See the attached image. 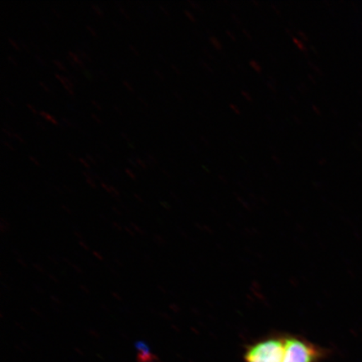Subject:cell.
I'll return each mask as SVG.
<instances>
[{
  "instance_id": "cell-39",
  "label": "cell",
  "mask_w": 362,
  "mask_h": 362,
  "mask_svg": "<svg viewBox=\"0 0 362 362\" xmlns=\"http://www.w3.org/2000/svg\"><path fill=\"white\" fill-rule=\"evenodd\" d=\"M113 110H115L119 115H123V112L121 111L120 108L117 106H113Z\"/></svg>"
},
{
  "instance_id": "cell-55",
  "label": "cell",
  "mask_w": 362,
  "mask_h": 362,
  "mask_svg": "<svg viewBox=\"0 0 362 362\" xmlns=\"http://www.w3.org/2000/svg\"><path fill=\"white\" fill-rule=\"evenodd\" d=\"M134 197H135V198H137L139 201H140L141 202H143V199L141 197H139L138 194H134Z\"/></svg>"
},
{
  "instance_id": "cell-25",
  "label": "cell",
  "mask_w": 362,
  "mask_h": 362,
  "mask_svg": "<svg viewBox=\"0 0 362 362\" xmlns=\"http://www.w3.org/2000/svg\"><path fill=\"white\" fill-rule=\"evenodd\" d=\"M128 161L129 162V164L134 166L135 168H139V165L137 164V162H136V160H132V158H129Z\"/></svg>"
},
{
  "instance_id": "cell-2",
  "label": "cell",
  "mask_w": 362,
  "mask_h": 362,
  "mask_svg": "<svg viewBox=\"0 0 362 362\" xmlns=\"http://www.w3.org/2000/svg\"><path fill=\"white\" fill-rule=\"evenodd\" d=\"M329 351L302 337L285 334L283 362H322Z\"/></svg>"
},
{
  "instance_id": "cell-7",
  "label": "cell",
  "mask_w": 362,
  "mask_h": 362,
  "mask_svg": "<svg viewBox=\"0 0 362 362\" xmlns=\"http://www.w3.org/2000/svg\"><path fill=\"white\" fill-rule=\"evenodd\" d=\"M53 63L54 64H55L58 68L59 69H60L61 71H66L67 69L66 68V66H64V64H63V63H62L60 61H58V60H53Z\"/></svg>"
},
{
  "instance_id": "cell-52",
  "label": "cell",
  "mask_w": 362,
  "mask_h": 362,
  "mask_svg": "<svg viewBox=\"0 0 362 362\" xmlns=\"http://www.w3.org/2000/svg\"><path fill=\"white\" fill-rule=\"evenodd\" d=\"M125 230H127V233H129L131 235V236H134V233L129 228H125Z\"/></svg>"
},
{
  "instance_id": "cell-46",
  "label": "cell",
  "mask_w": 362,
  "mask_h": 362,
  "mask_svg": "<svg viewBox=\"0 0 362 362\" xmlns=\"http://www.w3.org/2000/svg\"><path fill=\"white\" fill-rule=\"evenodd\" d=\"M51 298L53 301H55L57 303V304H60V300H58V298L55 296H52Z\"/></svg>"
},
{
  "instance_id": "cell-5",
  "label": "cell",
  "mask_w": 362,
  "mask_h": 362,
  "mask_svg": "<svg viewBox=\"0 0 362 362\" xmlns=\"http://www.w3.org/2000/svg\"><path fill=\"white\" fill-rule=\"evenodd\" d=\"M39 115L40 116H42V117H44V119L45 120L49 121V123H52V124H55V125H58V122L57 121L55 117H54L52 115H49V113H47L45 112L42 111V112H39Z\"/></svg>"
},
{
  "instance_id": "cell-1",
  "label": "cell",
  "mask_w": 362,
  "mask_h": 362,
  "mask_svg": "<svg viewBox=\"0 0 362 362\" xmlns=\"http://www.w3.org/2000/svg\"><path fill=\"white\" fill-rule=\"evenodd\" d=\"M285 334H273L249 344L243 353L244 362H283Z\"/></svg>"
},
{
  "instance_id": "cell-31",
  "label": "cell",
  "mask_w": 362,
  "mask_h": 362,
  "mask_svg": "<svg viewBox=\"0 0 362 362\" xmlns=\"http://www.w3.org/2000/svg\"><path fill=\"white\" fill-rule=\"evenodd\" d=\"M92 103H93V105L95 106V107H96L98 110H99V111L102 110L101 106L99 105V104L96 101L93 100Z\"/></svg>"
},
{
  "instance_id": "cell-11",
  "label": "cell",
  "mask_w": 362,
  "mask_h": 362,
  "mask_svg": "<svg viewBox=\"0 0 362 362\" xmlns=\"http://www.w3.org/2000/svg\"><path fill=\"white\" fill-rule=\"evenodd\" d=\"M86 28H87V30L89 31V33H90V35H92L93 36H94V37H96L98 38V35L96 33V30H95L93 27H90L89 25L88 26H86Z\"/></svg>"
},
{
  "instance_id": "cell-54",
  "label": "cell",
  "mask_w": 362,
  "mask_h": 362,
  "mask_svg": "<svg viewBox=\"0 0 362 362\" xmlns=\"http://www.w3.org/2000/svg\"><path fill=\"white\" fill-rule=\"evenodd\" d=\"M37 126L39 127L40 129H44V130L45 129L44 124H42V123H40V122H37Z\"/></svg>"
},
{
  "instance_id": "cell-23",
  "label": "cell",
  "mask_w": 362,
  "mask_h": 362,
  "mask_svg": "<svg viewBox=\"0 0 362 362\" xmlns=\"http://www.w3.org/2000/svg\"><path fill=\"white\" fill-rule=\"evenodd\" d=\"M35 57L42 66L47 65V63H45L42 57H40L38 55H35Z\"/></svg>"
},
{
  "instance_id": "cell-17",
  "label": "cell",
  "mask_w": 362,
  "mask_h": 362,
  "mask_svg": "<svg viewBox=\"0 0 362 362\" xmlns=\"http://www.w3.org/2000/svg\"><path fill=\"white\" fill-rule=\"evenodd\" d=\"M79 161L83 164V165L85 167V168L89 169L90 165L88 164V162L87 160H85L84 158H80Z\"/></svg>"
},
{
  "instance_id": "cell-4",
  "label": "cell",
  "mask_w": 362,
  "mask_h": 362,
  "mask_svg": "<svg viewBox=\"0 0 362 362\" xmlns=\"http://www.w3.org/2000/svg\"><path fill=\"white\" fill-rule=\"evenodd\" d=\"M68 57H70L72 59V60H74L76 63V65H78V66H80L81 68H83V69H84V68H85L84 63L83 61L81 60L79 57L78 55H76V54H75L72 52H68Z\"/></svg>"
},
{
  "instance_id": "cell-41",
  "label": "cell",
  "mask_w": 362,
  "mask_h": 362,
  "mask_svg": "<svg viewBox=\"0 0 362 362\" xmlns=\"http://www.w3.org/2000/svg\"><path fill=\"white\" fill-rule=\"evenodd\" d=\"M93 255H94V256H95V257H97V259H99V260H103V257H102V256H100V255H99V253H98V252H95V251H94V252H93Z\"/></svg>"
},
{
  "instance_id": "cell-33",
  "label": "cell",
  "mask_w": 362,
  "mask_h": 362,
  "mask_svg": "<svg viewBox=\"0 0 362 362\" xmlns=\"http://www.w3.org/2000/svg\"><path fill=\"white\" fill-rule=\"evenodd\" d=\"M20 43L22 45V47L24 48L26 52H30L29 47H27L26 44L24 42H22V40H20Z\"/></svg>"
},
{
  "instance_id": "cell-49",
  "label": "cell",
  "mask_w": 362,
  "mask_h": 362,
  "mask_svg": "<svg viewBox=\"0 0 362 362\" xmlns=\"http://www.w3.org/2000/svg\"><path fill=\"white\" fill-rule=\"evenodd\" d=\"M112 225H113V226H115V228H116L117 230H121V229H122V228H121L120 225H119V224H117V223H115H115H112Z\"/></svg>"
},
{
  "instance_id": "cell-21",
  "label": "cell",
  "mask_w": 362,
  "mask_h": 362,
  "mask_svg": "<svg viewBox=\"0 0 362 362\" xmlns=\"http://www.w3.org/2000/svg\"><path fill=\"white\" fill-rule=\"evenodd\" d=\"M125 172L127 174L129 175V177L132 180H136L135 175H134L133 172L131 171L129 169H126Z\"/></svg>"
},
{
  "instance_id": "cell-18",
  "label": "cell",
  "mask_w": 362,
  "mask_h": 362,
  "mask_svg": "<svg viewBox=\"0 0 362 362\" xmlns=\"http://www.w3.org/2000/svg\"><path fill=\"white\" fill-rule=\"evenodd\" d=\"M39 84H40V87H42V88H43V90H45V93H52L51 90H49V89L47 87V86H45V85L42 83V81H40Z\"/></svg>"
},
{
  "instance_id": "cell-19",
  "label": "cell",
  "mask_w": 362,
  "mask_h": 362,
  "mask_svg": "<svg viewBox=\"0 0 362 362\" xmlns=\"http://www.w3.org/2000/svg\"><path fill=\"white\" fill-rule=\"evenodd\" d=\"M87 182L90 185V187H93V188H96L97 187V185H96V184H95L93 178H88L87 179Z\"/></svg>"
},
{
  "instance_id": "cell-26",
  "label": "cell",
  "mask_w": 362,
  "mask_h": 362,
  "mask_svg": "<svg viewBox=\"0 0 362 362\" xmlns=\"http://www.w3.org/2000/svg\"><path fill=\"white\" fill-rule=\"evenodd\" d=\"M119 11L122 13H123V16H124L127 18V19H128V20L130 19L128 13H127V12L125 11V10H124V8L123 7H121V6L119 7Z\"/></svg>"
},
{
  "instance_id": "cell-8",
  "label": "cell",
  "mask_w": 362,
  "mask_h": 362,
  "mask_svg": "<svg viewBox=\"0 0 362 362\" xmlns=\"http://www.w3.org/2000/svg\"><path fill=\"white\" fill-rule=\"evenodd\" d=\"M92 8L95 13H96L98 17H103V12L100 8L98 7L97 6H94V4H92Z\"/></svg>"
},
{
  "instance_id": "cell-13",
  "label": "cell",
  "mask_w": 362,
  "mask_h": 362,
  "mask_svg": "<svg viewBox=\"0 0 362 362\" xmlns=\"http://www.w3.org/2000/svg\"><path fill=\"white\" fill-rule=\"evenodd\" d=\"M8 42H10V44L12 45V47L16 49V51H18V52L21 51V48L19 47V45H18L16 42H13V40L11 38H8Z\"/></svg>"
},
{
  "instance_id": "cell-29",
  "label": "cell",
  "mask_w": 362,
  "mask_h": 362,
  "mask_svg": "<svg viewBox=\"0 0 362 362\" xmlns=\"http://www.w3.org/2000/svg\"><path fill=\"white\" fill-rule=\"evenodd\" d=\"M129 49H131V51H132V52H133V53H134V54H135V55H136V56H139V52L137 51V49H136L133 47V45H129Z\"/></svg>"
},
{
  "instance_id": "cell-62",
  "label": "cell",
  "mask_w": 362,
  "mask_h": 362,
  "mask_svg": "<svg viewBox=\"0 0 362 362\" xmlns=\"http://www.w3.org/2000/svg\"><path fill=\"white\" fill-rule=\"evenodd\" d=\"M74 234L76 235V237L81 238V235L78 233L75 232Z\"/></svg>"
},
{
  "instance_id": "cell-15",
  "label": "cell",
  "mask_w": 362,
  "mask_h": 362,
  "mask_svg": "<svg viewBox=\"0 0 362 362\" xmlns=\"http://www.w3.org/2000/svg\"><path fill=\"white\" fill-rule=\"evenodd\" d=\"M86 158H87L88 161L93 163L94 165H97V162L95 160V158L92 156L89 155V153H86Z\"/></svg>"
},
{
  "instance_id": "cell-59",
  "label": "cell",
  "mask_w": 362,
  "mask_h": 362,
  "mask_svg": "<svg viewBox=\"0 0 362 362\" xmlns=\"http://www.w3.org/2000/svg\"><path fill=\"white\" fill-rule=\"evenodd\" d=\"M112 208H113V209H112V210H113V211H115L117 212V214H119V215L120 216V214H120V211H119L116 210V209H115V208H116V207H112Z\"/></svg>"
},
{
  "instance_id": "cell-10",
  "label": "cell",
  "mask_w": 362,
  "mask_h": 362,
  "mask_svg": "<svg viewBox=\"0 0 362 362\" xmlns=\"http://www.w3.org/2000/svg\"><path fill=\"white\" fill-rule=\"evenodd\" d=\"M124 87L129 90L130 93H134V88L130 85L128 81L124 80L123 81Z\"/></svg>"
},
{
  "instance_id": "cell-28",
  "label": "cell",
  "mask_w": 362,
  "mask_h": 362,
  "mask_svg": "<svg viewBox=\"0 0 362 362\" xmlns=\"http://www.w3.org/2000/svg\"><path fill=\"white\" fill-rule=\"evenodd\" d=\"M3 143L4 146H6L8 148H10L11 151H15V148H13L11 144H8L7 141H6V140H4Z\"/></svg>"
},
{
  "instance_id": "cell-44",
  "label": "cell",
  "mask_w": 362,
  "mask_h": 362,
  "mask_svg": "<svg viewBox=\"0 0 362 362\" xmlns=\"http://www.w3.org/2000/svg\"><path fill=\"white\" fill-rule=\"evenodd\" d=\"M17 261H18V262H19L20 264H21L23 267H24V268H26L27 265L24 261H23L21 259H18Z\"/></svg>"
},
{
  "instance_id": "cell-57",
  "label": "cell",
  "mask_w": 362,
  "mask_h": 362,
  "mask_svg": "<svg viewBox=\"0 0 362 362\" xmlns=\"http://www.w3.org/2000/svg\"><path fill=\"white\" fill-rule=\"evenodd\" d=\"M97 157L98 158L99 160H102V162H103V158H102V156H99L98 153H97Z\"/></svg>"
},
{
  "instance_id": "cell-47",
  "label": "cell",
  "mask_w": 362,
  "mask_h": 362,
  "mask_svg": "<svg viewBox=\"0 0 362 362\" xmlns=\"http://www.w3.org/2000/svg\"><path fill=\"white\" fill-rule=\"evenodd\" d=\"M67 155H68V156H69L72 158V160H74V161H76V157L74 156V153H71V152L68 151V152H67Z\"/></svg>"
},
{
  "instance_id": "cell-16",
  "label": "cell",
  "mask_w": 362,
  "mask_h": 362,
  "mask_svg": "<svg viewBox=\"0 0 362 362\" xmlns=\"http://www.w3.org/2000/svg\"><path fill=\"white\" fill-rule=\"evenodd\" d=\"M67 60L70 62V64L72 67L75 68V69L76 70H79L78 65H76V63L74 60H72V59L70 57H67Z\"/></svg>"
},
{
  "instance_id": "cell-60",
  "label": "cell",
  "mask_w": 362,
  "mask_h": 362,
  "mask_svg": "<svg viewBox=\"0 0 362 362\" xmlns=\"http://www.w3.org/2000/svg\"><path fill=\"white\" fill-rule=\"evenodd\" d=\"M103 146L104 147H105V148L108 149V151H110V147H108L107 146H106V144H105L103 143Z\"/></svg>"
},
{
  "instance_id": "cell-24",
  "label": "cell",
  "mask_w": 362,
  "mask_h": 362,
  "mask_svg": "<svg viewBox=\"0 0 362 362\" xmlns=\"http://www.w3.org/2000/svg\"><path fill=\"white\" fill-rule=\"evenodd\" d=\"M13 137L19 140L20 142L25 143L24 139H23V138L19 134L13 133Z\"/></svg>"
},
{
  "instance_id": "cell-20",
  "label": "cell",
  "mask_w": 362,
  "mask_h": 362,
  "mask_svg": "<svg viewBox=\"0 0 362 362\" xmlns=\"http://www.w3.org/2000/svg\"><path fill=\"white\" fill-rule=\"evenodd\" d=\"M3 132H4V134H6V135H7V136H8V137H10V138H13V134H12V133L11 132V131H10V130H8V129H6V128H3Z\"/></svg>"
},
{
  "instance_id": "cell-48",
  "label": "cell",
  "mask_w": 362,
  "mask_h": 362,
  "mask_svg": "<svg viewBox=\"0 0 362 362\" xmlns=\"http://www.w3.org/2000/svg\"><path fill=\"white\" fill-rule=\"evenodd\" d=\"M4 99H6V102H8V103H10L11 106H13V107H15V106H16V105H15V103H13L11 100V99H10V98H6H6H4Z\"/></svg>"
},
{
  "instance_id": "cell-30",
  "label": "cell",
  "mask_w": 362,
  "mask_h": 362,
  "mask_svg": "<svg viewBox=\"0 0 362 362\" xmlns=\"http://www.w3.org/2000/svg\"><path fill=\"white\" fill-rule=\"evenodd\" d=\"M8 60L10 61L13 66H18L17 63L15 60V58H13L11 56H8Z\"/></svg>"
},
{
  "instance_id": "cell-3",
  "label": "cell",
  "mask_w": 362,
  "mask_h": 362,
  "mask_svg": "<svg viewBox=\"0 0 362 362\" xmlns=\"http://www.w3.org/2000/svg\"><path fill=\"white\" fill-rule=\"evenodd\" d=\"M56 78L64 86L65 89L67 90V93H69L70 96H74V90H72L74 89V83L64 76L56 74Z\"/></svg>"
},
{
  "instance_id": "cell-37",
  "label": "cell",
  "mask_w": 362,
  "mask_h": 362,
  "mask_svg": "<svg viewBox=\"0 0 362 362\" xmlns=\"http://www.w3.org/2000/svg\"><path fill=\"white\" fill-rule=\"evenodd\" d=\"M121 136H122V137H123L125 140H127V141L130 142V139L129 138L128 134H126L125 133L122 132V133H121Z\"/></svg>"
},
{
  "instance_id": "cell-58",
  "label": "cell",
  "mask_w": 362,
  "mask_h": 362,
  "mask_svg": "<svg viewBox=\"0 0 362 362\" xmlns=\"http://www.w3.org/2000/svg\"><path fill=\"white\" fill-rule=\"evenodd\" d=\"M62 207H63V209H64L65 211L70 212V211L68 210V207H66V206L63 205Z\"/></svg>"
},
{
  "instance_id": "cell-35",
  "label": "cell",
  "mask_w": 362,
  "mask_h": 362,
  "mask_svg": "<svg viewBox=\"0 0 362 362\" xmlns=\"http://www.w3.org/2000/svg\"><path fill=\"white\" fill-rule=\"evenodd\" d=\"M112 296L117 298L119 301L123 300V298H122V297L119 296V294H117V293H112Z\"/></svg>"
},
{
  "instance_id": "cell-36",
  "label": "cell",
  "mask_w": 362,
  "mask_h": 362,
  "mask_svg": "<svg viewBox=\"0 0 362 362\" xmlns=\"http://www.w3.org/2000/svg\"><path fill=\"white\" fill-rule=\"evenodd\" d=\"M138 99L140 102H141L144 104V106H146V107L149 106V104L146 100H144V98L139 97Z\"/></svg>"
},
{
  "instance_id": "cell-61",
  "label": "cell",
  "mask_w": 362,
  "mask_h": 362,
  "mask_svg": "<svg viewBox=\"0 0 362 362\" xmlns=\"http://www.w3.org/2000/svg\"><path fill=\"white\" fill-rule=\"evenodd\" d=\"M113 25H115L117 29H119V25H117L116 22H113Z\"/></svg>"
},
{
  "instance_id": "cell-51",
  "label": "cell",
  "mask_w": 362,
  "mask_h": 362,
  "mask_svg": "<svg viewBox=\"0 0 362 362\" xmlns=\"http://www.w3.org/2000/svg\"><path fill=\"white\" fill-rule=\"evenodd\" d=\"M31 310H33V312H35V314H37L38 315H42V313H40V311H38L37 310L35 309V308H31Z\"/></svg>"
},
{
  "instance_id": "cell-14",
  "label": "cell",
  "mask_w": 362,
  "mask_h": 362,
  "mask_svg": "<svg viewBox=\"0 0 362 362\" xmlns=\"http://www.w3.org/2000/svg\"><path fill=\"white\" fill-rule=\"evenodd\" d=\"M131 226H132L133 229L135 230L136 232H137L140 234H142V235L144 234V230L142 229H140L137 225H136L135 223H131Z\"/></svg>"
},
{
  "instance_id": "cell-50",
  "label": "cell",
  "mask_w": 362,
  "mask_h": 362,
  "mask_svg": "<svg viewBox=\"0 0 362 362\" xmlns=\"http://www.w3.org/2000/svg\"><path fill=\"white\" fill-rule=\"evenodd\" d=\"M52 12L55 13V16L58 18V19H62V16L59 15V13L56 10H52Z\"/></svg>"
},
{
  "instance_id": "cell-40",
  "label": "cell",
  "mask_w": 362,
  "mask_h": 362,
  "mask_svg": "<svg viewBox=\"0 0 362 362\" xmlns=\"http://www.w3.org/2000/svg\"><path fill=\"white\" fill-rule=\"evenodd\" d=\"M155 74H156L158 78H160L161 80H164V76H163L162 74H160V71L158 70H155Z\"/></svg>"
},
{
  "instance_id": "cell-34",
  "label": "cell",
  "mask_w": 362,
  "mask_h": 362,
  "mask_svg": "<svg viewBox=\"0 0 362 362\" xmlns=\"http://www.w3.org/2000/svg\"><path fill=\"white\" fill-rule=\"evenodd\" d=\"M33 266L38 271L44 272L43 267L42 265L40 266L38 264H34Z\"/></svg>"
},
{
  "instance_id": "cell-38",
  "label": "cell",
  "mask_w": 362,
  "mask_h": 362,
  "mask_svg": "<svg viewBox=\"0 0 362 362\" xmlns=\"http://www.w3.org/2000/svg\"><path fill=\"white\" fill-rule=\"evenodd\" d=\"M69 79L72 81V83H78V78H76L74 75H70Z\"/></svg>"
},
{
  "instance_id": "cell-56",
  "label": "cell",
  "mask_w": 362,
  "mask_h": 362,
  "mask_svg": "<svg viewBox=\"0 0 362 362\" xmlns=\"http://www.w3.org/2000/svg\"><path fill=\"white\" fill-rule=\"evenodd\" d=\"M49 277L51 278L52 280H55L56 283L58 282V279H56V277H54V276H52V274H49Z\"/></svg>"
},
{
  "instance_id": "cell-27",
  "label": "cell",
  "mask_w": 362,
  "mask_h": 362,
  "mask_svg": "<svg viewBox=\"0 0 362 362\" xmlns=\"http://www.w3.org/2000/svg\"><path fill=\"white\" fill-rule=\"evenodd\" d=\"M27 107H28L29 110L34 113V115H37V111H36L35 108L33 105H30V103L27 104Z\"/></svg>"
},
{
  "instance_id": "cell-22",
  "label": "cell",
  "mask_w": 362,
  "mask_h": 362,
  "mask_svg": "<svg viewBox=\"0 0 362 362\" xmlns=\"http://www.w3.org/2000/svg\"><path fill=\"white\" fill-rule=\"evenodd\" d=\"M29 158H30V160L33 163H34V164L36 165V166H40V162L36 160V158L33 156H29Z\"/></svg>"
},
{
  "instance_id": "cell-32",
  "label": "cell",
  "mask_w": 362,
  "mask_h": 362,
  "mask_svg": "<svg viewBox=\"0 0 362 362\" xmlns=\"http://www.w3.org/2000/svg\"><path fill=\"white\" fill-rule=\"evenodd\" d=\"M93 119L97 122L98 124H102V121L99 119V117L97 115H95L94 113H92Z\"/></svg>"
},
{
  "instance_id": "cell-9",
  "label": "cell",
  "mask_w": 362,
  "mask_h": 362,
  "mask_svg": "<svg viewBox=\"0 0 362 362\" xmlns=\"http://www.w3.org/2000/svg\"><path fill=\"white\" fill-rule=\"evenodd\" d=\"M135 160H136V162H137V164L139 165V166H141L142 169H144V170L147 169V165L146 164V163H144L142 160H140V158L139 157H135Z\"/></svg>"
},
{
  "instance_id": "cell-12",
  "label": "cell",
  "mask_w": 362,
  "mask_h": 362,
  "mask_svg": "<svg viewBox=\"0 0 362 362\" xmlns=\"http://www.w3.org/2000/svg\"><path fill=\"white\" fill-rule=\"evenodd\" d=\"M148 164H157L156 158L148 153L147 155Z\"/></svg>"
},
{
  "instance_id": "cell-53",
  "label": "cell",
  "mask_w": 362,
  "mask_h": 362,
  "mask_svg": "<svg viewBox=\"0 0 362 362\" xmlns=\"http://www.w3.org/2000/svg\"><path fill=\"white\" fill-rule=\"evenodd\" d=\"M160 10L165 13V15H169V12H167L164 6H160Z\"/></svg>"
},
{
  "instance_id": "cell-42",
  "label": "cell",
  "mask_w": 362,
  "mask_h": 362,
  "mask_svg": "<svg viewBox=\"0 0 362 362\" xmlns=\"http://www.w3.org/2000/svg\"><path fill=\"white\" fill-rule=\"evenodd\" d=\"M72 267H74V269L78 272V273L79 274H83V271H81V269L80 268H78V266L75 265V264H71Z\"/></svg>"
},
{
  "instance_id": "cell-45",
  "label": "cell",
  "mask_w": 362,
  "mask_h": 362,
  "mask_svg": "<svg viewBox=\"0 0 362 362\" xmlns=\"http://www.w3.org/2000/svg\"><path fill=\"white\" fill-rule=\"evenodd\" d=\"M81 291H84L86 293H89V291L87 288L84 286V285H81Z\"/></svg>"
},
{
  "instance_id": "cell-43",
  "label": "cell",
  "mask_w": 362,
  "mask_h": 362,
  "mask_svg": "<svg viewBox=\"0 0 362 362\" xmlns=\"http://www.w3.org/2000/svg\"><path fill=\"white\" fill-rule=\"evenodd\" d=\"M79 244L81 247H83L86 250H88L89 247L87 246V244H85L83 241H80Z\"/></svg>"
},
{
  "instance_id": "cell-6",
  "label": "cell",
  "mask_w": 362,
  "mask_h": 362,
  "mask_svg": "<svg viewBox=\"0 0 362 362\" xmlns=\"http://www.w3.org/2000/svg\"><path fill=\"white\" fill-rule=\"evenodd\" d=\"M79 56L85 59V60H88L89 62H92V58H90L87 53H86L83 49H78Z\"/></svg>"
}]
</instances>
